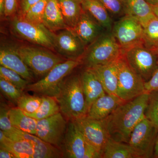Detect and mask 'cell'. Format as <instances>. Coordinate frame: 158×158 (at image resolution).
<instances>
[{"mask_svg": "<svg viewBox=\"0 0 158 158\" xmlns=\"http://www.w3.org/2000/svg\"><path fill=\"white\" fill-rule=\"evenodd\" d=\"M149 93H145L119 106L102 120L110 138L128 144L132 132L145 117Z\"/></svg>", "mask_w": 158, "mask_h": 158, "instance_id": "obj_1", "label": "cell"}, {"mask_svg": "<svg viewBox=\"0 0 158 158\" xmlns=\"http://www.w3.org/2000/svg\"><path fill=\"white\" fill-rule=\"evenodd\" d=\"M55 98L61 113L70 120L87 116L88 109L81 76H73L64 80Z\"/></svg>", "mask_w": 158, "mask_h": 158, "instance_id": "obj_2", "label": "cell"}, {"mask_svg": "<svg viewBox=\"0 0 158 158\" xmlns=\"http://www.w3.org/2000/svg\"><path fill=\"white\" fill-rule=\"evenodd\" d=\"M122 50L112 31L104 32L86 49L84 62L87 68L105 65L123 56Z\"/></svg>", "mask_w": 158, "mask_h": 158, "instance_id": "obj_3", "label": "cell"}, {"mask_svg": "<svg viewBox=\"0 0 158 158\" xmlns=\"http://www.w3.org/2000/svg\"><path fill=\"white\" fill-rule=\"evenodd\" d=\"M79 60H69L59 63L42 79L33 84H29L26 90L43 96L56 97L61 83L65 77L80 64Z\"/></svg>", "mask_w": 158, "mask_h": 158, "instance_id": "obj_4", "label": "cell"}, {"mask_svg": "<svg viewBox=\"0 0 158 158\" xmlns=\"http://www.w3.org/2000/svg\"><path fill=\"white\" fill-rule=\"evenodd\" d=\"M18 54L35 76L44 77L64 60L50 51L28 46L15 47Z\"/></svg>", "mask_w": 158, "mask_h": 158, "instance_id": "obj_5", "label": "cell"}, {"mask_svg": "<svg viewBox=\"0 0 158 158\" xmlns=\"http://www.w3.org/2000/svg\"><path fill=\"white\" fill-rule=\"evenodd\" d=\"M118 84L116 95L125 102L145 93L144 80L130 67L123 56L117 61Z\"/></svg>", "mask_w": 158, "mask_h": 158, "instance_id": "obj_6", "label": "cell"}, {"mask_svg": "<svg viewBox=\"0 0 158 158\" xmlns=\"http://www.w3.org/2000/svg\"><path fill=\"white\" fill-rule=\"evenodd\" d=\"M122 50L126 51L139 45H144L143 27L135 19L125 15L113 25L112 31Z\"/></svg>", "mask_w": 158, "mask_h": 158, "instance_id": "obj_7", "label": "cell"}, {"mask_svg": "<svg viewBox=\"0 0 158 158\" xmlns=\"http://www.w3.org/2000/svg\"><path fill=\"white\" fill-rule=\"evenodd\" d=\"M158 131L146 117L134 129L128 144L135 153L138 158H151L153 156Z\"/></svg>", "mask_w": 158, "mask_h": 158, "instance_id": "obj_8", "label": "cell"}, {"mask_svg": "<svg viewBox=\"0 0 158 158\" xmlns=\"http://www.w3.org/2000/svg\"><path fill=\"white\" fill-rule=\"evenodd\" d=\"M11 26L15 32L29 42L49 49L54 48L55 35L43 24L35 23L22 16H15Z\"/></svg>", "mask_w": 158, "mask_h": 158, "instance_id": "obj_9", "label": "cell"}, {"mask_svg": "<svg viewBox=\"0 0 158 158\" xmlns=\"http://www.w3.org/2000/svg\"><path fill=\"white\" fill-rule=\"evenodd\" d=\"M123 56L130 67L145 82L151 78L158 66V56L143 45L128 50Z\"/></svg>", "mask_w": 158, "mask_h": 158, "instance_id": "obj_10", "label": "cell"}, {"mask_svg": "<svg viewBox=\"0 0 158 158\" xmlns=\"http://www.w3.org/2000/svg\"><path fill=\"white\" fill-rule=\"evenodd\" d=\"M67 122L60 112L37 120L36 136L58 148L63 146L67 127Z\"/></svg>", "mask_w": 158, "mask_h": 158, "instance_id": "obj_11", "label": "cell"}, {"mask_svg": "<svg viewBox=\"0 0 158 158\" xmlns=\"http://www.w3.org/2000/svg\"><path fill=\"white\" fill-rule=\"evenodd\" d=\"M81 131L86 141L96 148L102 154L110 138L102 120H97L86 116L73 120Z\"/></svg>", "mask_w": 158, "mask_h": 158, "instance_id": "obj_12", "label": "cell"}, {"mask_svg": "<svg viewBox=\"0 0 158 158\" xmlns=\"http://www.w3.org/2000/svg\"><path fill=\"white\" fill-rule=\"evenodd\" d=\"M86 46L72 29H64L54 37V48L60 55L70 60H79Z\"/></svg>", "mask_w": 158, "mask_h": 158, "instance_id": "obj_13", "label": "cell"}, {"mask_svg": "<svg viewBox=\"0 0 158 158\" xmlns=\"http://www.w3.org/2000/svg\"><path fill=\"white\" fill-rule=\"evenodd\" d=\"M12 140L23 139L31 142L34 147V158H60L62 153L58 148L44 141L35 135L25 132L14 127L10 131L4 133Z\"/></svg>", "mask_w": 158, "mask_h": 158, "instance_id": "obj_14", "label": "cell"}, {"mask_svg": "<svg viewBox=\"0 0 158 158\" xmlns=\"http://www.w3.org/2000/svg\"><path fill=\"white\" fill-rule=\"evenodd\" d=\"M86 141L73 120L67 125L63 146L66 157L84 158Z\"/></svg>", "mask_w": 158, "mask_h": 158, "instance_id": "obj_15", "label": "cell"}, {"mask_svg": "<svg viewBox=\"0 0 158 158\" xmlns=\"http://www.w3.org/2000/svg\"><path fill=\"white\" fill-rule=\"evenodd\" d=\"M72 30L86 46L99 37L105 29L89 13L83 10L78 22Z\"/></svg>", "mask_w": 158, "mask_h": 158, "instance_id": "obj_16", "label": "cell"}, {"mask_svg": "<svg viewBox=\"0 0 158 158\" xmlns=\"http://www.w3.org/2000/svg\"><path fill=\"white\" fill-rule=\"evenodd\" d=\"M0 64L19 74L29 82L34 79L33 73L18 54L15 48L2 47L0 50Z\"/></svg>", "mask_w": 158, "mask_h": 158, "instance_id": "obj_17", "label": "cell"}, {"mask_svg": "<svg viewBox=\"0 0 158 158\" xmlns=\"http://www.w3.org/2000/svg\"><path fill=\"white\" fill-rule=\"evenodd\" d=\"M124 102L116 94H106L92 104L87 116L92 119L103 120Z\"/></svg>", "mask_w": 158, "mask_h": 158, "instance_id": "obj_18", "label": "cell"}, {"mask_svg": "<svg viewBox=\"0 0 158 158\" xmlns=\"http://www.w3.org/2000/svg\"><path fill=\"white\" fill-rule=\"evenodd\" d=\"M81 77L88 112L92 104L106 93L101 82L91 69L87 68Z\"/></svg>", "mask_w": 158, "mask_h": 158, "instance_id": "obj_19", "label": "cell"}, {"mask_svg": "<svg viewBox=\"0 0 158 158\" xmlns=\"http://www.w3.org/2000/svg\"><path fill=\"white\" fill-rule=\"evenodd\" d=\"M117 61L90 68L96 74L106 93L108 94L116 95L118 84Z\"/></svg>", "mask_w": 158, "mask_h": 158, "instance_id": "obj_20", "label": "cell"}, {"mask_svg": "<svg viewBox=\"0 0 158 158\" xmlns=\"http://www.w3.org/2000/svg\"><path fill=\"white\" fill-rule=\"evenodd\" d=\"M124 13L135 19L142 26L155 16L152 6L145 0H124Z\"/></svg>", "mask_w": 158, "mask_h": 158, "instance_id": "obj_21", "label": "cell"}, {"mask_svg": "<svg viewBox=\"0 0 158 158\" xmlns=\"http://www.w3.org/2000/svg\"><path fill=\"white\" fill-rule=\"evenodd\" d=\"M0 147L9 150L16 158H34V150L31 142L21 139L14 140L0 131Z\"/></svg>", "mask_w": 158, "mask_h": 158, "instance_id": "obj_22", "label": "cell"}, {"mask_svg": "<svg viewBox=\"0 0 158 158\" xmlns=\"http://www.w3.org/2000/svg\"><path fill=\"white\" fill-rule=\"evenodd\" d=\"M83 10L96 20L106 31L111 32L113 29V21L109 11L99 0H81Z\"/></svg>", "mask_w": 158, "mask_h": 158, "instance_id": "obj_23", "label": "cell"}, {"mask_svg": "<svg viewBox=\"0 0 158 158\" xmlns=\"http://www.w3.org/2000/svg\"><path fill=\"white\" fill-rule=\"evenodd\" d=\"M43 24L52 32L69 28L64 21L58 0H47Z\"/></svg>", "mask_w": 158, "mask_h": 158, "instance_id": "obj_24", "label": "cell"}, {"mask_svg": "<svg viewBox=\"0 0 158 158\" xmlns=\"http://www.w3.org/2000/svg\"><path fill=\"white\" fill-rule=\"evenodd\" d=\"M65 24L73 29L78 22L83 11L81 0H58Z\"/></svg>", "mask_w": 158, "mask_h": 158, "instance_id": "obj_25", "label": "cell"}, {"mask_svg": "<svg viewBox=\"0 0 158 158\" xmlns=\"http://www.w3.org/2000/svg\"><path fill=\"white\" fill-rule=\"evenodd\" d=\"M9 118L11 124L18 129L36 135L37 120L28 116L19 108L9 110Z\"/></svg>", "mask_w": 158, "mask_h": 158, "instance_id": "obj_26", "label": "cell"}, {"mask_svg": "<svg viewBox=\"0 0 158 158\" xmlns=\"http://www.w3.org/2000/svg\"><path fill=\"white\" fill-rule=\"evenodd\" d=\"M102 158H138L128 144L109 138L103 150Z\"/></svg>", "mask_w": 158, "mask_h": 158, "instance_id": "obj_27", "label": "cell"}, {"mask_svg": "<svg viewBox=\"0 0 158 158\" xmlns=\"http://www.w3.org/2000/svg\"><path fill=\"white\" fill-rule=\"evenodd\" d=\"M42 101L39 108L33 113H26V115L37 120L50 117L60 112V110L56 99L52 97L43 96Z\"/></svg>", "mask_w": 158, "mask_h": 158, "instance_id": "obj_28", "label": "cell"}, {"mask_svg": "<svg viewBox=\"0 0 158 158\" xmlns=\"http://www.w3.org/2000/svg\"><path fill=\"white\" fill-rule=\"evenodd\" d=\"M144 46L152 50L158 48V19L155 16L142 26Z\"/></svg>", "mask_w": 158, "mask_h": 158, "instance_id": "obj_29", "label": "cell"}, {"mask_svg": "<svg viewBox=\"0 0 158 158\" xmlns=\"http://www.w3.org/2000/svg\"><path fill=\"white\" fill-rule=\"evenodd\" d=\"M0 77L10 82L22 91L26 90L30 83L17 73L1 65L0 66Z\"/></svg>", "mask_w": 158, "mask_h": 158, "instance_id": "obj_30", "label": "cell"}, {"mask_svg": "<svg viewBox=\"0 0 158 158\" xmlns=\"http://www.w3.org/2000/svg\"><path fill=\"white\" fill-rule=\"evenodd\" d=\"M42 97L23 94L18 101V107L27 113H33L38 110L42 102Z\"/></svg>", "mask_w": 158, "mask_h": 158, "instance_id": "obj_31", "label": "cell"}, {"mask_svg": "<svg viewBox=\"0 0 158 158\" xmlns=\"http://www.w3.org/2000/svg\"><path fill=\"white\" fill-rule=\"evenodd\" d=\"M47 2V0H40L32 6L25 14L23 15V17L31 22L43 24V19Z\"/></svg>", "mask_w": 158, "mask_h": 158, "instance_id": "obj_32", "label": "cell"}, {"mask_svg": "<svg viewBox=\"0 0 158 158\" xmlns=\"http://www.w3.org/2000/svg\"><path fill=\"white\" fill-rule=\"evenodd\" d=\"M145 116L158 130V90L149 93Z\"/></svg>", "mask_w": 158, "mask_h": 158, "instance_id": "obj_33", "label": "cell"}, {"mask_svg": "<svg viewBox=\"0 0 158 158\" xmlns=\"http://www.w3.org/2000/svg\"><path fill=\"white\" fill-rule=\"evenodd\" d=\"M0 89L2 93L8 99L16 104L23 94V91L2 77H0Z\"/></svg>", "mask_w": 158, "mask_h": 158, "instance_id": "obj_34", "label": "cell"}, {"mask_svg": "<svg viewBox=\"0 0 158 158\" xmlns=\"http://www.w3.org/2000/svg\"><path fill=\"white\" fill-rule=\"evenodd\" d=\"M107 9L114 15L124 14V0H99Z\"/></svg>", "mask_w": 158, "mask_h": 158, "instance_id": "obj_35", "label": "cell"}, {"mask_svg": "<svg viewBox=\"0 0 158 158\" xmlns=\"http://www.w3.org/2000/svg\"><path fill=\"white\" fill-rule=\"evenodd\" d=\"M10 109L6 104L1 103L0 107V129L4 133H8L14 128L9 118Z\"/></svg>", "mask_w": 158, "mask_h": 158, "instance_id": "obj_36", "label": "cell"}, {"mask_svg": "<svg viewBox=\"0 0 158 158\" xmlns=\"http://www.w3.org/2000/svg\"><path fill=\"white\" fill-rule=\"evenodd\" d=\"M145 93L158 90V66L151 78L144 83Z\"/></svg>", "mask_w": 158, "mask_h": 158, "instance_id": "obj_37", "label": "cell"}, {"mask_svg": "<svg viewBox=\"0 0 158 158\" xmlns=\"http://www.w3.org/2000/svg\"><path fill=\"white\" fill-rule=\"evenodd\" d=\"M19 0H5V16H10L15 14L18 9Z\"/></svg>", "mask_w": 158, "mask_h": 158, "instance_id": "obj_38", "label": "cell"}, {"mask_svg": "<svg viewBox=\"0 0 158 158\" xmlns=\"http://www.w3.org/2000/svg\"><path fill=\"white\" fill-rule=\"evenodd\" d=\"M102 158V154L91 144L86 141V147L84 158Z\"/></svg>", "mask_w": 158, "mask_h": 158, "instance_id": "obj_39", "label": "cell"}, {"mask_svg": "<svg viewBox=\"0 0 158 158\" xmlns=\"http://www.w3.org/2000/svg\"><path fill=\"white\" fill-rule=\"evenodd\" d=\"M40 0H21L19 3L22 13L24 15L32 6Z\"/></svg>", "mask_w": 158, "mask_h": 158, "instance_id": "obj_40", "label": "cell"}, {"mask_svg": "<svg viewBox=\"0 0 158 158\" xmlns=\"http://www.w3.org/2000/svg\"><path fill=\"white\" fill-rule=\"evenodd\" d=\"M0 158H16V157L9 150L1 147L0 148Z\"/></svg>", "mask_w": 158, "mask_h": 158, "instance_id": "obj_41", "label": "cell"}, {"mask_svg": "<svg viewBox=\"0 0 158 158\" xmlns=\"http://www.w3.org/2000/svg\"><path fill=\"white\" fill-rule=\"evenodd\" d=\"M153 156L158 158V131L156 137L154 148Z\"/></svg>", "mask_w": 158, "mask_h": 158, "instance_id": "obj_42", "label": "cell"}, {"mask_svg": "<svg viewBox=\"0 0 158 158\" xmlns=\"http://www.w3.org/2000/svg\"><path fill=\"white\" fill-rule=\"evenodd\" d=\"M5 0H0V14L1 16H4L5 12Z\"/></svg>", "mask_w": 158, "mask_h": 158, "instance_id": "obj_43", "label": "cell"}, {"mask_svg": "<svg viewBox=\"0 0 158 158\" xmlns=\"http://www.w3.org/2000/svg\"><path fill=\"white\" fill-rule=\"evenodd\" d=\"M153 12L156 17L158 19V5L156 6H152Z\"/></svg>", "mask_w": 158, "mask_h": 158, "instance_id": "obj_44", "label": "cell"}, {"mask_svg": "<svg viewBox=\"0 0 158 158\" xmlns=\"http://www.w3.org/2000/svg\"><path fill=\"white\" fill-rule=\"evenodd\" d=\"M151 6H156L158 5V0H145Z\"/></svg>", "mask_w": 158, "mask_h": 158, "instance_id": "obj_45", "label": "cell"}, {"mask_svg": "<svg viewBox=\"0 0 158 158\" xmlns=\"http://www.w3.org/2000/svg\"><path fill=\"white\" fill-rule=\"evenodd\" d=\"M153 52L154 53H155L156 54V55L157 56H158V48H156L154 49H153L152 50Z\"/></svg>", "mask_w": 158, "mask_h": 158, "instance_id": "obj_46", "label": "cell"}, {"mask_svg": "<svg viewBox=\"0 0 158 158\" xmlns=\"http://www.w3.org/2000/svg\"><path fill=\"white\" fill-rule=\"evenodd\" d=\"M21 1V0H19V3Z\"/></svg>", "mask_w": 158, "mask_h": 158, "instance_id": "obj_47", "label": "cell"}]
</instances>
